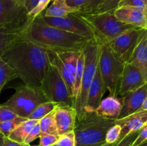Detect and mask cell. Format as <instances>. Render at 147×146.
<instances>
[{
    "label": "cell",
    "mask_w": 147,
    "mask_h": 146,
    "mask_svg": "<svg viewBox=\"0 0 147 146\" xmlns=\"http://www.w3.org/2000/svg\"><path fill=\"white\" fill-rule=\"evenodd\" d=\"M115 120L96 115L95 112H83L77 115L74 132L76 146H101L106 143V135Z\"/></svg>",
    "instance_id": "3"
},
{
    "label": "cell",
    "mask_w": 147,
    "mask_h": 146,
    "mask_svg": "<svg viewBox=\"0 0 147 146\" xmlns=\"http://www.w3.org/2000/svg\"><path fill=\"white\" fill-rule=\"evenodd\" d=\"M76 14L87 24L95 40L100 43L107 44L123 31L136 27L120 21L113 11L101 14Z\"/></svg>",
    "instance_id": "4"
},
{
    "label": "cell",
    "mask_w": 147,
    "mask_h": 146,
    "mask_svg": "<svg viewBox=\"0 0 147 146\" xmlns=\"http://www.w3.org/2000/svg\"><path fill=\"white\" fill-rule=\"evenodd\" d=\"M76 11L70 8L66 4L65 0H53L52 4L45 9L42 15L50 17H63Z\"/></svg>",
    "instance_id": "21"
},
{
    "label": "cell",
    "mask_w": 147,
    "mask_h": 146,
    "mask_svg": "<svg viewBox=\"0 0 147 146\" xmlns=\"http://www.w3.org/2000/svg\"><path fill=\"white\" fill-rule=\"evenodd\" d=\"M84 54H83V51H82L78 57V60L77 68H76V74H75L74 84H73V102H74V107L76 99H77L78 95L79 94V91H80V84H81L82 81V77H83V68H84Z\"/></svg>",
    "instance_id": "25"
},
{
    "label": "cell",
    "mask_w": 147,
    "mask_h": 146,
    "mask_svg": "<svg viewBox=\"0 0 147 146\" xmlns=\"http://www.w3.org/2000/svg\"><path fill=\"white\" fill-rule=\"evenodd\" d=\"M57 144L58 146H76V137L74 132L72 131L60 135Z\"/></svg>",
    "instance_id": "32"
},
{
    "label": "cell",
    "mask_w": 147,
    "mask_h": 146,
    "mask_svg": "<svg viewBox=\"0 0 147 146\" xmlns=\"http://www.w3.org/2000/svg\"><path fill=\"white\" fill-rule=\"evenodd\" d=\"M5 136L0 132V146H3L4 143V140H5Z\"/></svg>",
    "instance_id": "44"
},
{
    "label": "cell",
    "mask_w": 147,
    "mask_h": 146,
    "mask_svg": "<svg viewBox=\"0 0 147 146\" xmlns=\"http://www.w3.org/2000/svg\"><path fill=\"white\" fill-rule=\"evenodd\" d=\"M144 1H146V4H147V0H144Z\"/></svg>",
    "instance_id": "48"
},
{
    "label": "cell",
    "mask_w": 147,
    "mask_h": 146,
    "mask_svg": "<svg viewBox=\"0 0 147 146\" xmlns=\"http://www.w3.org/2000/svg\"><path fill=\"white\" fill-rule=\"evenodd\" d=\"M57 106H59L58 104H57L56 103L51 101H48L46 102L42 103V104H40V105H39L38 107L30 114V115L29 116L27 119L40 120V119H42V117H44L45 116H46L47 115H48L49 113H50L51 112H53V110H55V109Z\"/></svg>",
    "instance_id": "28"
},
{
    "label": "cell",
    "mask_w": 147,
    "mask_h": 146,
    "mask_svg": "<svg viewBox=\"0 0 147 146\" xmlns=\"http://www.w3.org/2000/svg\"><path fill=\"white\" fill-rule=\"evenodd\" d=\"M37 146H39V145H37Z\"/></svg>",
    "instance_id": "49"
},
{
    "label": "cell",
    "mask_w": 147,
    "mask_h": 146,
    "mask_svg": "<svg viewBox=\"0 0 147 146\" xmlns=\"http://www.w3.org/2000/svg\"><path fill=\"white\" fill-rule=\"evenodd\" d=\"M113 14L120 21L136 27L147 29L144 10L131 7H119Z\"/></svg>",
    "instance_id": "18"
},
{
    "label": "cell",
    "mask_w": 147,
    "mask_h": 146,
    "mask_svg": "<svg viewBox=\"0 0 147 146\" xmlns=\"http://www.w3.org/2000/svg\"><path fill=\"white\" fill-rule=\"evenodd\" d=\"M1 58L24 84L41 88L50 66L47 50L20 37Z\"/></svg>",
    "instance_id": "1"
},
{
    "label": "cell",
    "mask_w": 147,
    "mask_h": 146,
    "mask_svg": "<svg viewBox=\"0 0 147 146\" xmlns=\"http://www.w3.org/2000/svg\"><path fill=\"white\" fill-rule=\"evenodd\" d=\"M39 122V120H30L27 119L25 121L22 122L20 125H19L8 136V138L10 140H14L17 143H23L26 137L30 130L34 127V126Z\"/></svg>",
    "instance_id": "22"
},
{
    "label": "cell",
    "mask_w": 147,
    "mask_h": 146,
    "mask_svg": "<svg viewBox=\"0 0 147 146\" xmlns=\"http://www.w3.org/2000/svg\"><path fill=\"white\" fill-rule=\"evenodd\" d=\"M121 0H106L100 4L91 14H101V13L113 11L118 7Z\"/></svg>",
    "instance_id": "30"
},
{
    "label": "cell",
    "mask_w": 147,
    "mask_h": 146,
    "mask_svg": "<svg viewBox=\"0 0 147 146\" xmlns=\"http://www.w3.org/2000/svg\"><path fill=\"white\" fill-rule=\"evenodd\" d=\"M98 67L106 90L111 96L118 97L124 63L107 44L100 43Z\"/></svg>",
    "instance_id": "6"
},
{
    "label": "cell",
    "mask_w": 147,
    "mask_h": 146,
    "mask_svg": "<svg viewBox=\"0 0 147 146\" xmlns=\"http://www.w3.org/2000/svg\"><path fill=\"white\" fill-rule=\"evenodd\" d=\"M50 1L51 0H40L35 8L28 14V17L30 21H32L37 16H39L44 11V10H45V9L47 8L49 3L50 2Z\"/></svg>",
    "instance_id": "33"
},
{
    "label": "cell",
    "mask_w": 147,
    "mask_h": 146,
    "mask_svg": "<svg viewBox=\"0 0 147 146\" xmlns=\"http://www.w3.org/2000/svg\"><path fill=\"white\" fill-rule=\"evenodd\" d=\"M138 132L139 131L134 132V133L129 134L126 137H123L121 140L118 142L115 146H131L132 143L137 136Z\"/></svg>",
    "instance_id": "40"
},
{
    "label": "cell",
    "mask_w": 147,
    "mask_h": 146,
    "mask_svg": "<svg viewBox=\"0 0 147 146\" xmlns=\"http://www.w3.org/2000/svg\"><path fill=\"white\" fill-rule=\"evenodd\" d=\"M138 146H147V140H146V141L143 142L142 143H141L140 145H139Z\"/></svg>",
    "instance_id": "47"
},
{
    "label": "cell",
    "mask_w": 147,
    "mask_h": 146,
    "mask_svg": "<svg viewBox=\"0 0 147 146\" xmlns=\"http://www.w3.org/2000/svg\"><path fill=\"white\" fill-rule=\"evenodd\" d=\"M121 127L119 125L115 124L109 128L106 135V143H116L119 142L121 135Z\"/></svg>",
    "instance_id": "31"
},
{
    "label": "cell",
    "mask_w": 147,
    "mask_h": 146,
    "mask_svg": "<svg viewBox=\"0 0 147 146\" xmlns=\"http://www.w3.org/2000/svg\"><path fill=\"white\" fill-rule=\"evenodd\" d=\"M116 143H105L104 145H101V146H115L116 145Z\"/></svg>",
    "instance_id": "46"
},
{
    "label": "cell",
    "mask_w": 147,
    "mask_h": 146,
    "mask_svg": "<svg viewBox=\"0 0 147 146\" xmlns=\"http://www.w3.org/2000/svg\"><path fill=\"white\" fill-rule=\"evenodd\" d=\"M147 123V110H140L136 113L115 120V124L121 127L119 142L130 133L139 131Z\"/></svg>",
    "instance_id": "15"
},
{
    "label": "cell",
    "mask_w": 147,
    "mask_h": 146,
    "mask_svg": "<svg viewBox=\"0 0 147 146\" xmlns=\"http://www.w3.org/2000/svg\"><path fill=\"white\" fill-rule=\"evenodd\" d=\"M77 112L73 107L57 106L54 110V117L59 135L73 131Z\"/></svg>",
    "instance_id": "13"
},
{
    "label": "cell",
    "mask_w": 147,
    "mask_h": 146,
    "mask_svg": "<svg viewBox=\"0 0 147 146\" xmlns=\"http://www.w3.org/2000/svg\"><path fill=\"white\" fill-rule=\"evenodd\" d=\"M20 33L9 32L0 30V57H2L9 49L20 39Z\"/></svg>",
    "instance_id": "24"
},
{
    "label": "cell",
    "mask_w": 147,
    "mask_h": 146,
    "mask_svg": "<svg viewBox=\"0 0 147 146\" xmlns=\"http://www.w3.org/2000/svg\"><path fill=\"white\" fill-rule=\"evenodd\" d=\"M47 52H48L49 59H50V63L52 65L54 66L57 69V71L59 72L60 76L63 79L66 85H67L69 92H70V94L73 97V84H74L75 77L66 68V67L64 65L63 62L60 60V59L57 57V55L55 53L51 51H47Z\"/></svg>",
    "instance_id": "20"
},
{
    "label": "cell",
    "mask_w": 147,
    "mask_h": 146,
    "mask_svg": "<svg viewBox=\"0 0 147 146\" xmlns=\"http://www.w3.org/2000/svg\"><path fill=\"white\" fill-rule=\"evenodd\" d=\"M146 5V2L144 0H121L119 7H131L144 10Z\"/></svg>",
    "instance_id": "37"
},
{
    "label": "cell",
    "mask_w": 147,
    "mask_h": 146,
    "mask_svg": "<svg viewBox=\"0 0 147 146\" xmlns=\"http://www.w3.org/2000/svg\"><path fill=\"white\" fill-rule=\"evenodd\" d=\"M146 94L147 83L138 90L129 93L124 97H121L122 100V108L118 119H121L140 111Z\"/></svg>",
    "instance_id": "14"
},
{
    "label": "cell",
    "mask_w": 147,
    "mask_h": 146,
    "mask_svg": "<svg viewBox=\"0 0 147 146\" xmlns=\"http://www.w3.org/2000/svg\"><path fill=\"white\" fill-rule=\"evenodd\" d=\"M142 29L139 27H134L123 31L107 43L113 52L124 64L131 57Z\"/></svg>",
    "instance_id": "11"
},
{
    "label": "cell",
    "mask_w": 147,
    "mask_h": 146,
    "mask_svg": "<svg viewBox=\"0 0 147 146\" xmlns=\"http://www.w3.org/2000/svg\"><path fill=\"white\" fill-rule=\"evenodd\" d=\"M87 1L88 0H65L67 5L70 8L74 9L76 12H78L86 4Z\"/></svg>",
    "instance_id": "41"
},
{
    "label": "cell",
    "mask_w": 147,
    "mask_h": 146,
    "mask_svg": "<svg viewBox=\"0 0 147 146\" xmlns=\"http://www.w3.org/2000/svg\"><path fill=\"white\" fill-rule=\"evenodd\" d=\"M40 135H41V130H40V124H39L38 122L34 126V127L30 130V132L27 135V137H26L25 140H24V143H25V144H30V143L33 142L34 140L40 137Z\"/></svg>",
    "instance_id": "38"
},
{
    "label": "cell",
    "mask_w": 147,
    "mask_h": 146,
    "mask_svg": "<svg viewBox=\"0 0 147 146\" xmlns=\"http://www.w3.org/2000/svg\"><path fill=\"white\" fill-rule=\"evenodd\" d=\"M18 116L13 113L11 110L3 104H0V123L7 120H12L16 118Z\"/></svg>",
    "instance_id": "36"
},
{
    "label": "cell",
    "mask_w": 147,
    "mask_h": 146,
    "mask_svg": "<svg viewBox=\"0 0 147 146\" xmlns=\"http://www.w3.org/2000/svg\"><path fill=\"white\" fill-rule=\"evenodd\" d=\"M48 101L50 100L41 88L24 84L17 87L12 97L2 104L18 117L27 119L40 104Z\"/></svg>",
    "instance_id": "5"
},
{
    "label": "cell",
    "mask_w": 147,
    "mask_h": 146,
    "mask_svg": "<svg viewBox=\"0 0 147 146\" xmlns=\"http://www.w3.org/2000/svg\"><path fill=\"white\" fill-rule=\"evenodd\" d=\"M106 91V90L105 88L99 67L98 65L94 77H93V80L90 84V88H89L88 93L87 100H86V106L84 107V111L94 112L95 110L100 104L103 94Z\"/></svg>",
    "instance_id": "16"
},
{
    "label": "cell",
    "mask_w": 147,
    "mask_h": 146,
    "mask_svg": "<svg viewBox=\"0 0 147 146\" xmlns=\"http://www.w3.org/2000/svg\"><path fill=\"white\" fill-rule=\"evenodd\" d=\"M146 140H147V123L139 130L137 136L132 143L131 146H138Z\"/></svg>",
    "instance_id": "39"
},
{
    "label": "cell",
    "mask_w": 147,
    "mask_h": 146,
    "mask_svg": "<svg viewBox=\"0 0 147 146\" xmlns=\"http://www.w3.org/2000/svg\"><path fill=\"white\" fill-rule=\"evenodd\" d=\"M41 134L58 135L54 117V110L39 120Z\"/></svg>",
    "instance_id": "26"
},
{
    "label": "cell",
    "mask_w": 147,
    "mask_h": 146,
    "mask_svg": "<svg viewBox=\"0 0 147 146\" xmlns=\"http://www.w3.org/2000/svg\"><path fill=\"white\" fill-rule=\"evenodd\" d=\"M31 22L19 0H0V30L20 33Z\"/></svg>",
    "instance_id": "8"
},
{
    "label": "cell",
    "mask_w": 147,
    "mask_h": 146,
    "mask_svg": "<svg viewBox=\"0 0 147 146\" xmlns=\"http://www.w3.org/2000/svg\"><path fill=\"white\" fill-rule=\"evenodd\" d=\"M41 89L50 101L59 106L75 107L73 97L69 92L65 82L57 69L51 64Z\"/></svg>",
    "instance_id": "9"
},
{
    "label": "cell",
    "mask_w": 147,
    "mask_h": 146,
    "mask_svg": "<svg viewBox=\"0 0 147 146\" xmlns=\"http://www.w3.org/2000/svg\"><path fill=\"white\" fill-rule=\"evenodd\" d=\"M122 108V100L121 97L109 95L101 100L95 113L98 116L106 119L116 120L119 117Z\"/></svg>",
    "instance_id": "19"
},
{
    "label": "cell",
    "mask_w": 147,
    "mask_h": 146,
    "mask_svg": "<svg viewBox=\"0 0 147 146\" xmlns=\"http://www.w3.org/2000/svg\"><path fill=\"white\" fill-rule=\"evenodd\" d=\"M144 16H145V19H146V25H147V4L145 7L144 9Z\"/></svg>",
    "instance_id": "45"
},
{
    "label": "cell",
    "mask_w": 147,
    "mask_h": 146,
    "mask_svg": "<svg viewBox=\"0 0 147 146\" xmlns=\"http://www.w3.org/2000/svg\"><path fill=\"white\" fill-rule=\"evenodd\" d=\"M21 38L32 42L47 51L82 52L90 39L48 26L36 17L20 34Z\"/></svg>",
    "instance_id": "2"
},
{
    "label": "cell",
    "mask_w": 147,
    "mask_h": 146,
    "mask_svg": "<svg viewBox=\"0 0 147 146\" xmlns=\"http://www.w3.org/2000/svg\"><path fill=\"white\" fill-rule=\"evenodd\" d=\"M37 18L48 26L56 27L90 40L94 39L90 27L76 13H70L63 17H45L42 14H40Z\"/></svg>",
    "instance_id": "10"
},
{
    "label": "cell",
    "mask_w": 147,
    "mask_h": 146,
    "mask_svg": "<svg viewBox=\"0 0 147 146\" xmlns=\"http://www.w3.org/2000/svg\"><path fill=\"white\" fill-rule=\"evenodd\" d=\"M128 62L136 66L142 72L147 82V29H143L141 31L136 47Z\"/></svg>",
    "instance_id": "17"
},
{
    "label": "cell",
    "mask_w": 147,
    "mask_h": 146,
    "mask_svg": "<svg viewBox=\"0 0 147 146\" xmlns=\"http://www.w3.org/2000/svg\"><path fill=\"white\" fill-rule=\"evenodd\" d=\"M27 120V118L24 117H17L16 118L12 119V120H7V121L3 122L0 123V132L5 136L6 137H8L10 133L19 125L21 124L22 122L25 121Z\"/></svg>",
    "instance_id": "29"
},
{
    "label": "cell",
    "mask_w": 147,
    "mask_h": 146,
    "mask_svg": "<svg viewBox=\"0 0 147 146\" xmlns=\"http://www.w3.org/2000/svg\"><path fill=\"white\" fill-rule=\"evenodd\" d=\"M140 110H147V94L144 99V101L143 104H142V108Z\"/></svg>",
    "instance_id": "43"
},
{
    "label": "cell",
    "mask_w": 147,
    "mask_h": 146,
    "mask_svg": "<svg viewBox=\"0 0 147 146\" xmlns=\"http://www.w3.org/2000/svg\"><path fill=\"white\" fill-rule=\"evenodd\" d=\"M146 81L142 72L134 64L125 63L118 97H123L144 85Z\"/></svg>",
    "instance_id": "12"
},
{
    "label": "cell",
    "mask_w": 147,
    "mask_h": 146,
    "mask_svg": "<svg viewBox=\"0 0 147 146\" xmlns=\"http://www.w3.org/2000/svg\"><path fill=\"white\" fill-rule=\"evenodd\" d=\"M60 135L53 134H41L40 136L39 146H51L56 143Z\"/></svg>",
    "instance_id": "35"
},
{
    "label": "cell",
    "mask_w": 147,
    "mask_h": 146,
    "mask_svg": "<svg viewBox=\"0 0 147 146\" xmlns=\"http://www.w3.org/2000/svg\"><path fill=\"white\" fill-rule=\"evenodd\" d=\"M17 77V74L14 70L0 57V92L9 82Z\"/></svg>",
    "instance_id": "27"
},
{
    "label": "cell",
    "mask_w": 147,
    "mask_h": 146,
    "mask_svg": "<svg viewBox=\"0 0 147 146\" xmlns=\"http://www.w3.org/2000/svg\"><path fill=\"white\" fill-rule=\"evenodd\" d=\"M60 59L66 68L75 77L76 68H77L78 60L81 52H55Z\"/></svg>",
    "instance_id": "23"
},
{
    "label": "cell",
    "mask_w": 147,
    "mask_h": 146,
    "mask_svg": "<svg viewBox=\"0 0 147 146\" xmlns=\"http://www.w3.org/2000/svg\"><path fill=\"white\" fill-rule=\"evenodd\" d=\"M83 52L85 58L84 68L80 91L75 103V109L77 115L81 114L84 111L89 88L98 65L100 42L95 39L90 40L83 50Z\"/></svg>",
    "instance_id": "7"
},
{
    "label": "cell",
    "mask_w": 147,
    "mask_h": 146,
    "mask_svg": "<svg viewBox=\"0 0 147 146\" xmlns=\"http://www.w3.org/2000/svg\"><path fill=\"white\" fill-rule=\"evenodd\" d=\"M3 146H32L30 144H25V143H20L14 141V140H10L8 137H5L4 143Z\"/></svg>",
    "instance_id": "42"
},
{
    "label": "cell",
    "mask_w": 147,
    "mask_h": 146,
    "mask_svg": "<svg viewBox=\"0 0 147 146\" xmlns=\"http://www.w3.org/2000/svg\"><path fill=\"white\" fill-rule=\"evenodd\" d=\"M106 0H88L83 8L78 11V14H91L100 4Z\"/></svg>",
    "instance_id": "34"
}]
</instances>
